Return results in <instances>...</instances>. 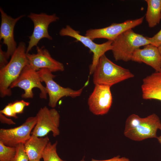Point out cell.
I'll return each mask as SVG.
<instances>
[{
    "label": "cell",
    "instance_id": "6da1fadb",
    "mask_svg": "<svg viewBox=\"0 0 161 161\" xmlns=\"http://www.w3.org/2000/svg\"><path fill=\"white\" fill-rule=\"evenodd\" d=\"M25 43L20 42L7 65L0 69V95L3 98L12 94L11 84L19 77L27 64Z\"/></svg>",
    "mask_w": 161,
    "mask_h": 161
},
{
    "label": "cell",
    "instance_id": "7a4b0ae2",
    "mask_svg": "<svg viewBox=\"0 0 161 161\" xmlns=\"http://www.w3.org/2000/svg\"><path fill=\"white\" fill-rule=\"evenodd\" d=\"M93 74V82L95 85L110 87L134 77L129 69L115 64L105 54L100 58Z\"/></svg>",
    "mask_w": 161,
    "mask_h": 161
},
{
    "label": "cell",
    "instance_id": "3957f363",
    "mask_svg": "<svg viewBox=\"0 0 161 161\" xmlns=\"http://www.w3.org/2000/svg\"><path fill=\"white\" fill-rule=\"evenodd\" d=\"M150 44L147 37L135 32L131 29L126 30L112 41V51L116 61L131 60L135 50Z\"/></svg>",
    "mask_w": 161,
    "mask_h": 161
},
{
    "label": "cell",
    "instance_id": "277c9868",
    "mask_svg": "<svg viewBox=\"0 0 161 161\" xmlns=\"http://www.w3.org/2000/svg\"><path fill=\"white\" fill-rule=\"evenodd\" d=\"M41 82H44L47 93L49 96L48 105L52 108L55 107L58 101L64 97L75 98L81 94L83 87L78 90H74L69 88L63 87L53 79L55 76L47 69H42L38 71Z\"/></svg>",
    "mask_w": 161,
    "mask_h": 161
},
{
    "label": "cell",
    "instance_id": "5b68a950",
    "mask_svg": "<svg viewBox=\"0 0 161 161\" xmlns=\"http://www.w3.org/2000/svg\"><path fill=\"white\" fill-rule=\"evenodd\" d=\"M37 122L32 135L39 137L46 135L52 132L53 137L59 135L60 116L54 108L49 109L45 106L41 108L36 116Z\"/></svg>",
    "mask_w": 161,
    "mask_h": 161
},
{
    "label": "cell",
    "instance_id": "8992f818",
    "mask_svg": "<svg viewBox=\"0 0 161 161\" xmlns=\"http://www.w3.org/2000/svg\"><path fill=\"white\" fill-rule=\"evenodd\" d=\"M59 34L61 36H69L75 39L88 47L92 52V62L89 69L90 75L93 74L100 57L106 52L112 50V41L108 40L101 44H96L89 37L81 35L79 31L74 30L68 25L61 29Z\"/></svg>",
    "mask_w": 161,
    "mask_h": 161
},
{
    "label": "cell",
    "instance_id": "52a82bcc",
    "mask_svg": "<svg viewBox=\"0 0 161 161\" xmlns=\"http://www.w3.org/2000/svg\"><path fill=\"white\" fill-rule=\"evenodd\" d=\"M41 82L38 71L30 68L27 65L19 77L11 84L10 88L11 89L17 87L22 89L24 93L22 95L21 97L29 98L33 97V88H37L41 92L40 97L46 99L47 90L46 87L42 85Z\"/></svg>",
    "mask_w": 161,
    "mask_h": 161
},
{
    "label": "cell",
    "instance_id": "ba28073f",
    "mask_svg": "<svg viewBox=\"0 0 161 161\" xmlns=\"http://www.w3.org/2000/svg\"><path fill=\"white\" fill-rule=\"evenodd\" d=\"M37 122L35 117H28L21 125L9 129H0V141L5 145L16 147L20 143L24 144L30 138L31 131Z\"/></svg>",
    "mask_w": 161,
    "mask_h": 161
},
{
    "label": "cell",
    "instance_id": "9c48e42d",
    "mask_svg": "<svg viewBox=\"0 0 161 161\" xmlns=\"http://www.w3.org/2000/svg\"><path fill=\"white\" fill-rule=\"evenodd\" d=\"M27 17L33 22L34 29L32 34L29 37L27 53H28L34 47H37L41 39L45 38L49 40H52V37L48 33V29L50 23L59 19L55 14L48 15L44 13L40 14L31 13Z\"/></svg>",
    "mask_w": 161,
    "mask_h": 161
},
{
    "label": "cell",
    "instance_id": "30bf717a",
    "mask_svg": "<svg viewBox=\"0 0 161 161\" xmlns=\"http://www.w3.org/2000/svg\"><path fill=\"white\" fill-rule=\"evenodd\" d=\"M144 17L134 20H128L123 22L113 23L110 26L101 28L87 30L85 36L92 40L97 38H105L113 41L125 31L141 24Z\"/></svg>",
    "mask_w": 161,
    "mask_h": 161
},
{
    "label": "cell",
    "instance_id": "8fae6325",
    "mask_svg": "<svg viewBox=\"0 0 161 161\" xmlns=\"http://www.w3.org/2000/svg\"><path fill=\"white\" fill-rule=\"evenodd\" d=\"M95 85L88 99L89 109L95 115H104L108 112L112 103L111 87L103 85Z\"/></svg>",
    "mask_w": 161,
    "mask_h": 161
},
{
    "label": "cell",
    "instance_id": "7c38bea8",
    "mask_svg": "<svg viewBox=\"0 0 161 161\" xmlns=\"http://www.w3.org/2000/svg\"><path fill=\"white\" fill-rule=\"evenodd\" d=\"M161 125L157 114L153 113L143 118L142 122L134 129L124 131L125 137L133 140L141 141L149 138H156L157 132Z\"/></svg>",
    "mask_w": 161,
    "mask_h": 161
},
{
    "label": "cell",
    "instance_id": "4fadbf2b",
    "mask_svg": "<svg viewBox=\"0 0 161 161\" xmlns=\"http://www.w3.org/2000/svg\"><path fill=\"white\" fill-rule=\"evenodd\" d=\"M36 50V53H27V65L30 68L36 71L46 68L52 72L64 70L63 64L52 58L47 49L37 46Z\"/></svg>",
    "mask_w": 161,
    "mask_h": 161
},
{
    "label": "cell",
    "instance_id": "5bb4252c",
    "mask_svg": "<svg viewBox=\"0 0 161 161\" xmlns=\"http://www.w3.org/2000/svg\"><path fill=\"white\" fill-rule=\"evenodd\" d=\"M1 24L0 27V40L3 39V43L7 47L6 52L9 58L16 50L17 44L14 40V30L17 22L24 15H22L14 18L7 15L1 7L0 8Z\"/></svg>",
    "mask_w": 161,
    "mask_h": 161
},
{
    "label": "cell",
    "instance_id": "9a60e30c",
    "mask_svg": "<svg viewBox=\"0 0 161 161\" xmlns=\"http://www.w3.org/2000/svg\"><path fill=\"white\" fill-rule=\"evenodd\" d=\"M131 61L144 63L151 66L155 72L161 71V55L158 47L150 44L135 51Z\"/></svg>",
    "mask_w": 161,
    "mask_h": 161
},
{
    "label": "cell",
    "instance_id": "2e32d148",
    "mask_svg": "<svg viewBox=\"0 0 161 161\" xmlns=\"http://www.w3.org/2000/svg\"><path fill=\"white\" fill-rule=\"evenodd\" d=\"M141 88L143 99L161 101V71L143 78Z\"/></svg>",
    "mask_w": 161,
    "mask_h": 161
},
{
    "label": "cell",
    "instance_id": "e0dca14e",
    "mask_svg": "<svg viewBox=\"0 0 161 161\" xmlns=\"http://www.w3.org/2000/svg\"><path fill=\"white\" fill-rule=\"evenodd\" d=\"M49 142L48 136L42 137L32 135L24 144V151L29 161L41 159L43 152Z\"/></svg>",
    "mask_w": 161,
    "mask_h": 161
},
{
    "label": "cell",
    "instance_id": "ac0fdd59",
    "mask_svg": "<svg viewBox=\"0 0 161 161\" xmlns=\"http://www.w3.org/2000/svg\"><path fill=\"white\" fill-rule=\"evenodd\" d=\"M147 8L145 18L149 27H154L160 23L161 13V0H146Z\"/></svg>",
    "mask_w": 161,
    "mask_h": 161
},
{
    "label": "cell",
    "instance_id": "d6986e66",
    "mask_svg": "<svg viewBox=\"0 0 161 161\" xmlns=\"http://www.w3.org/2000/svg\"><path fill=\"white\" fill-rule=\"evenodd\" d=\"M57 141L53 144L49 142L42 155L44 161H66L61 159L57 154Z\"/></svg>",
    "mask_w": 161,
    "mask_h": 161
},
{
    "label": "cell",
    "instance_id": "ffe728a7",
    "mask_svg": "<svg viewBox=\"0 0 161 161\" xmlns=\"http://www.w3.org/2000/svg\"><path fill=\"white\" fill-rule=\"evenodd\" d=\"M16 152V147L7 146L0 141V161H11Z\"/></svg>",
    "mask_w": 161,
    "mask_h": 161
},
{
    "label": "cell",
    "instance_id": "44dd1931",
    "mask_svg": "<svg viewBox=\"0 0 161 161\" xmlns=\"http://www.w3.org/2000/svg\"><path fill=\"white\" fill-rule=\"evenodd\" d=\"M143 118L140 117L135 114H132L127 118L125 123L124 131L133 129L136 127L142 121Z\"/></svg>",
    "mask_w": 161,
    "mask_h": 161
},
{
    "label": "cell",
    "instance_id": "7402d4cb",
    "mask_svg": "<svg viewBox=\"0 0 161 161\" xmlns=\"http://www.w3.org/2000/svg\"><path fill=\"white\" fill-rule=\"evenodd\" d=\"M16 148V154L11 161H29V158L24 151V144H19Z\"/></svg>",
    "mask_w": 161,
    "mask_h": 161
},
{
    "label": "cell",
    "instance_id": "603a6c76",
    "mask_svg": "<svg viewBox=\"0 0 161 161\" xmlns=\"http://www.w3.org/2000/svg\"><path fill=\"white\" fill-rule=\"evenodd\" d=\"M11 104L14 111L17 114L22 113L24 107L28 106L30 103L22 100L15 101Z\"/></svg>",
    "mask_w": 161,
    "mask_h": 161
},
{
    "label": "cell",
    "instance_id": "cb8c5ba5",
    "mask_svg": "<svg viewBox=\"0 0 161 161\" xmlns=\"http://www.w3.org/2000/svg\"><path fill=\"white\" fill-rule=\"evenodd\" d=\"M0 113L7 117H12L15 118H18L17 114L13 111L11 103L8 104L3 109L1 110Z\"/></svg>",
    "mask_w": 161,
    "mask_h": 161
},
{
    "label": "cell",
    "instance_id": "d4e9b609",
    "mask_svg": "<svg viewBox=\"0 0 161 161\" xmlns=\"http://www.w3.org/2000/svg\"><path fill=\"white\" fill-rule=\"evenodd\" d=\"M147 38L151 44L158 47L161 45V29L153 36Z\"/></svg>",
    "mask_w": 161,
    "mask_h": 161
},
{
    "label": "cell",
    "instance_id": "484cf974",
    "mask_svg": "<svg viewBox=\"0 0 161 161\" xmlns=\"http://www.w3.org/2000/svg\"><path fill=\"white\" fill-rule=\"evenodd\" d=\"M8 58L6 52L3 51L1 48V45H0V69L5 67L8 64Z\"/></svg>",
    "mask_w": 161,
    "mask_h": 161
},
{
    "label": "cell",
    "instance_id": "4316f807",
    "mask_svg": "<svg viewBox=\"0 0 161 161\" xmlns=\"http://www.w3.org/2000/svg\"><path fill=\"white\" fill-rule=\"evenodd\" d=\"M80 161H85L83 159ZM91 161H131L129 158L125 157H120V155H118L110 159L104 160H97L92 159Z\"/></svg>",
    "mask_w": 161,
    "mask_h": 161
},
{
    "label": "cell",
    "instance_id": "83f0119b",
    "mask_svg": "<svg viewBox=\"0 0 161 161\" xmlns=\"http://www.w3.org/2000/svg\"><path fill=\"white\" fill-rule=\"evenodd\" d=\"M0 121L2 123L9 125H13L16 124L12 119L7 118L1 113H0Z\"/></svg>",
    "mask_w": 161,
    "mask_h": 161
},
{
    "label": "cell",
    "instance_id": "f1b7e54d",
    "mask_svg": "<svg viewBox=\"0 0 161 161\" xmlns=\"http://www.w3.org/2000/svg\"><path fill=\"white\" fill-rule=\"evenodd\" d=\"M159 129H160V131L161 132V125L160 126ZM157 139L159 143H160V144L161 145V134L160 136L159 137H157Z\"/></svg>",
    "mask_w": 161,
    "mask_h": 161
},
{
    "label": "cell",
    "instance_id": "f546056e",
    "mask_svg": "<svg viewBox=\"0 0 161 161\" xmlns=\"http://www.w3.org/2000/svg\"><path fill=\"white\" fill-rule=\"evenodd\" d=\"M158 48L159 51V52H160V53L161 55V45L159 46V47H158Z\"/></svg>",
    "mask_w": 161,
    "mask_h": 161
},
{
    "label": "cell",
    "instance_id": "4dcf8cb0",
    "mask_svg": "<svg viewBox=\"0 0 161 161\" xmlns=\"http://www.w3.org/2000/svg\"><path fill=\"white\" fill-rule=\"evenodd\" d=\"M40 159H37V160H32V161H40Z\"/></svg>",
    "mask_w": 161,
    "mask_h": 161
},
{
    "label": "cell",
    "instance_id": "1f68e13d",
    "mask_svg": "<svg viewBox=\"0 0 161 161\" xmlns=\"http://www.w3.org/2000/svg\"><path fill=\"white\" fill-rule=\"evenodd\" d=\"M160 19H161V15H160Z\"/></svg>",
    "mask_w": 161,
    "mask_h": 161
}]
</instances>
